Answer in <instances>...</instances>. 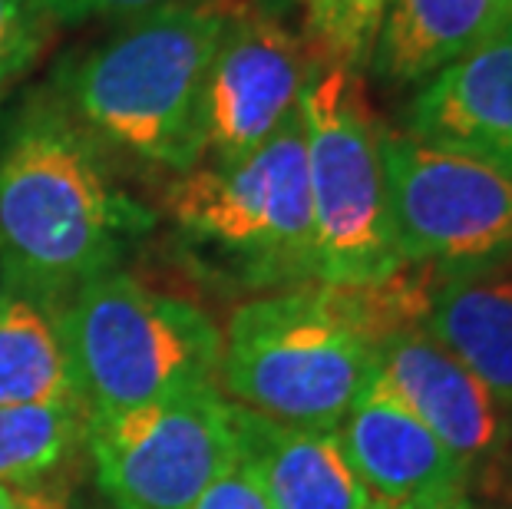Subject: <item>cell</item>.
<instances>
[{
	"mask_svg": "<svg viewBox=\"0 0 512 509\" xmlns=\"http://www.w3.org/2000/svg\"><path fill=\"white\" fill-rule=\"evenodd\" d=\"M156 225L103 146L57 103L34 100L0 149V285L67 305Z\"/></svg>",
	"mask_w": 512,
	"mask_h": 509,
	"instance_id": "1",
	"label": "cell"
},
{
	"mask_svg": "<svg viewBox=\"0 0 512 509\" xmlns=\"http://www.w3.org/2000/svg\"><path fill=\"white\" fill-rule=\"evenodd\" d=\"M225 10L182 4L133 17L70 57L53 96L103 149L169 172L202 162V103Z\"/></svg>",
	"mask_w": 512,
	"mask_h": 509,
	"instance_id": "2",
	"label": "cell"
},
{
	"mask_svg": "<svg viewBox=\"0 0 512 509\" xmlns=\"http://www.w3.org/2000/svg\"><path fill=\"white\" fill-rule=\"evenodd\" d=\"M162 209L176 245L205 275L261 291L318 281L301 110L245 159L176 176Z\"/></svg>",
	"mask_w": 512,
	"mask_h": 509,
	"instance_id": "3",
	"label": "cell"
},
{
	"mask_svg": "<svg viewBox=\"0 0 512 509\" xmlns=\"http://www.w3.org/2000/svg\"><path fill=\"white\" fill-rule=\"evenodd\" d=\"M60 321L86 417L209 387L219 377V324L192 301L152 291L126 272L80 288Z\"/></svg>",
	"mask_w": 512,
	"mask_h": 509,
	"instance_id": "4",
	"label": "cell"
},
{
	"mask_svg": "<svg viewBox=\"0 0 512 509\" xmlns=\"http://www.w3.org/2000/svg\"><path fill=\"white\" fill-rule=\"evenodd\" d=\"M377 374V348L301 285L242 305L222 334L219 377L238 407L294 427H337Z\"/></svg>",
	"mask_w": 512,
	"mask_h": 509,
	"instance_id": "5",
	"label": "cell"
},
{
	"mask_svg": "<svg viewBox=\"0 0 512 509\" xmlns=\"http://www.w3.org/2000/svg\"><path fill=\"white\" fill-rule=\"evenodd\" d=\"M321 285H374L403 265L390 229L384 123L364 73L314 63L301 93Z\"/></svg>",
	"mask_w": 512,
	"mask_h": 509,
	"instance_id": "6",
	"label": "cell"
},
{
	"mask_svg": "<svg viewBox=\"0 0 512 509\" xmlns=\"http://www.w3.org/2000/svg\"><path fill=\"white\" fill-rule=\"evenodd\" d=\"M390 229L403 265L479 275L512 262V176L493 162L384 126Z\"/></svg>",
	"mask_w": 512,
	"mask_h": 509,
	"instance_id": "7",
	"label": "cell"
},
{
	"mask_svg": "<svg viewBox=\"0 0 512 509\" xmlns=\"http://www.w3.org/2000/svg\"><path fill=\"white\" fill-rule=\"evenodd\" d=\"M83 433L116 509H192L238 460L235 404L215 384L86 417Z\"/></svg>",
	"mask_w": 512,
	"mask_h": 509,
	"instance_id": "8",
	"label": "cell"
},
{
	"mask_svg": "<svg viewBox=\"0 0 512 509\" xmlns=\"http://www.w3.org/2000/svg\"><path fill=\"white\" fill-rule=\"evenodd\" d=\"M314 60L304 37L268 10L228 14L202 103V162H238L298 110Z\"/></svg>",
	"mask_w": 512,
	"mask_h": 509,
	"instance_id": "9",
	"label": "cell"
},
{
	"mask_svg": "<svg viewBox=\"0 0 512 509\" xmlns=\"http://www.w3.org/2000/svg\"><path fill=\"white\" fill-rule=\"evenodd\" d=\"M347 460L377 509H423L466 493L470 470L403 404L380 371L337 424Z\"/></svg>",
	"mask_w": 512,
	"mask_h": 509,
	"instance_id": "10",
	"label": "cell"
},
{
	"mask_svg": "<svg viewBox=\"0 0 512 509\" xmlns=\"http://www.w3.org/2000/svg\"><path fill=\"white\" fill-rule=\"evenodd\" d=\"M377 371L470 476L503 447L506 407L423 328L400 331L380 344Z\"/></svg>",
	"mask_w": 512,
	"mask_h": 509,
	"instance_id": "11",
	"label": "cell"
},
{
	"mask_svg": "<svg viewBox=\"0 0 512 509\" xmlns=\"http://www.w3.org/2000/svg\"><path fill=\"white\" fill-rule=\"evenodd\" d=\"M403 133L479 156L512 176V27L423 83Z\"/></svg>",
	"mask_w": 512,
	"mask_h": 509,
	"instance_id": "12",
	"label": "cell"
},
{
	"mask_svg": "<svg viewBox=\"0 0 512 509\" xmlns=\"http://www.w3.org/2000/svg\"><path fill=\"white\" fill-rule=\"evenodd\" d=\"M235 440L271 509H377L337 427H294L235 404Z\"/></svg>",
	"mask_w": 512,
	"mask_h": 509,
	"instance_id": "13",
	"label": "cell"
},
{
	"mask_svg": "<svg viewBox=\"0 0 512 509\" xmlns=\"http://www.w3.org/2000/svg\"><path fill=\"white\" fill-rule=\"evenodd\" d=\"M512 27V0H390L367 70L384 86H423Z\"/></svg>",
	"mask_w": 512,
	"mask_h": 509,
	"instance_id": "14",
	"label": "cell"
},
{
	"mask_svg": "<svg viewBox=\"0 0 512 509\" xmlns=\"http://www.w3.org/2000/svg\"><path fill=\"white\" fill-rule=\"evenodd\" d=\"M423 331L512 410V278L489 272L440 278Z\"/></svg>",
	"mask_w": 512,
	"mask_h": 509,
	"instance_id": "15",
	"label": "cell"
},
{
	"mask_svg": "<svg viewBox=\"0 0 512 509\" xmlns=\"http://www.w3.org/2000/svg\"><path fill=\"white\" fill-rule=\"evenodd\" d=\"M60 305L0 285V407L80 404Z\"/></svg>",
	"mask_w": 512,
	"mask_h": 509,
	"instance_id": "16",
	"label": "cell"
},
{
	"mask_svg": "<svg viewBox=\"0 0 512 509\" xmlns=\"http://www.w3.org/2000/svg\"><path fill=\"white\" fill-rule=\"evenodd\" d=\"M86 430L80 404L0 407V486H30L70 457Z\"/></svg>",
	"mask_w": 512,
	"mask_h": 509,
	"instance_id": "17",
	"label": "cell"
},
{
	"mask_svg": "<svg viewBox=\"0 0 512 509\" xmlns=\"http://www.w3.org/2000/svg\"><path fill=\"white\" fill-rule=\"evenodd\" d=\"M390 0H301L304 47L321 67L364 73Z\"/></svg>",
	"mask_w": 512,
	"mask_h": 509,
	"instance_id": "18",
	"label": "cell"
},
{
	"mask_svg": "<svg viewBox=\"0 0 512 509\" xmlns=\"http://www.w3.org/2000/svg\"><path fill=\"white\" fill-rule=\"evenodd\" d=\"M50 27L40 0H0V103L40 60Z\"/></svg>",
	"mask_w": 512,
	"mask_h": 509,
	"instance_id": "19",
	"label": "cell"
},
{
	"mask_svg": "<svg viewBox=\"0 0 512 509\" xmlns=\"http://www.w3.org/2000/svg\"><path fill=\"white\" fill-rule=\"evenodd\" d=\"M195 4V0H40L43 14L53 27H76L90 20H116V17H143L152 10Z\"/></svg>",
	"mask_w": 512,
	"mask_h": 509,
	"instance_id": "20",
	"label": "cell"
},
{
	"mask_svg": "<svg viewBox=\"0 0 512 509\" xmlns=\"http://www.w3.org/2000/svg\"><path fill=\"white\" fill-rule=\"evenodd\" d=\"M192 509H271L258 476L242 460H235L209 490H205Z\"/></svg>",
	"mask_w": 512,
	"mask_h": 509,
	"instance_id": "21",
	"label": "cell"
},
{
	"mask_svg": "<svg viewBox=\"0 0 512 509\" xmlns=\"http://www.w3.org/2000/svg\"><path fill=\"white\" fill-rule=\"evenodd\" d=\"M20 496H24L27 509H63L50 493H20Z\"/></svg>",
	"mask_w": 512,
	"mask_h": 509,
	"instance_id": "22",
	"label": "cell"
},
{
	"mask_svg": "<svg viewBox=\"0 0 512 509\" xmlns=\"http://www.w3.org/2000/svg\"><path fill=\"white\" fill-rule=\"evenodd\" d=\"M0 509H27L24 496L14 493L10 486H0Z\"/></svg>",
	"mask_w": 512,
	"mask_h": 509,
	"instance_id": "23",
	"label": "cell"
},
{
	"mask_svg": "<svg viewBox=\"0 0 512 509\" xmlns=\"http://www.w3.org/2000/svg\"><path fill=\"white\" fill-rule=\"evenodd\" d=\"M423 509H473L466 503V496H456V500H446V503H433V506H423Z\"/></svg>",
	"mask_w": 512,
	"mask_h": 509,
	"instance_id": "24",
	"label": "cell"
}]
</instances>
